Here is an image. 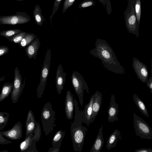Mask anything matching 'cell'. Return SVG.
Masks as SVG:
<instances>
[{"label": "cell", "instance_id": "16", "mask_svg": "<svg viewBox=\"0 0 152 152\" xmlns=\"http://www.w3.org/2000/svg\"><path fill=\"white\" fill-rule=\"evenodd\" d=\"M94 98L92 104V112L91 115L90 123H92L95 120L101 107L102 102V94L97 91L93 94Z\"/></svg>", "mask_w": 152, "mask_h": 152}, {"label": "cell", "instance_id": "12", "mask_svg": "<svg viewBox=\"0 0 152 152\" xmlns=\"http://www.w3.org/2000/svg\"><path fill=\"white\" fill-rule=\"evenodd\" d=\"M0 132L9 140H20L23 135L22 124L20 121H18L10 129L5 131H0Z\"/></svg>", "mask_w": 152, "mask_h": 152}, {"label": "cell", "instance_id": "9", "mask_svg": "<svg viewBox=\"0 0 152 152\" xmlns=\"http://www.w3.org/2000/svg\"><path fill=\"white\" fill-rule=\"evenodd\" d=\"M30 20L29 15L23 12H17L14 15L0 17V24L3 25L23 24L29 22Z\"/></svg>", "mask_w": 152, "mask_h": 152}, {"label": "cell", "instance_id": "22", "mask_svg": "<svg viewBox=\"0 0 152 152\" xmlns=\"http://www.w3.org/2000/svg\"><path fill=\"white\" fill-rule=\"evenodd\" d=\"M13 86V83H6L3 85L0 94V102L9 96L12 92Z\"/></svg>", "mask_w": 152, "mask_h": 152}, {"label": "cell", "instance_id": "10", "mask_svg": "<svg viewBox=\"0 0 152 152\" xmlns=\"http://www.w3.org/2000/svg\"><path fill=\"white\" fill-rule=\"evenodd\" d=\"M22 77L17 66L14 70V79L13 88L11 92V99L13 103L17 102L22 92L25 85V78L22 83Z\"/></svg>", "mask_w": 152, "mask_h": 152}, {"label": "cell", "instance_id": "40", "mask_svg": "<svg viewBox=\"0 0 152 152\" xmlns=\"http://www.w3.org/2000/svg\"><path fill=\"white\" fill-rule=\"evenodd\" d=\"M98 0L101 3H102L103 4V1H104V0Z\"/></svg>", "mask_w": 152, "mask_h": 152}, {"label": "cell", "instance_id": "34", "mask_svg": "<svg viewBox=\"0 0 152 152\" xmlns=\"http://www.w3.org/2000/svg\"><path fill=\"white\" fill-rule=\"evenodd\" d=\"M61 142L56 144L52 148H50L48 152H59L61 145Z\"/></svg>", "mask_w": 152, "mask_h": 152}, {"label": "cell", "instance_id": "7", "mask_svg": "<svg viewBox=\"0 0 152 152\" xmlns=\"http://www.w3.org/2000/svg\"><path fill=\"white\" fill-rule=\"evenodd\" d=\"M133 122L136 135L142 139H152V129L143 119L133 112Z\"/></svg>", "mask_w": 152, "mask_h": 152}, {"label": "cell", "instance_id": "13", "mask_svg": "<svg viewBox=\"0 0 152 152\" xmlns=\"http://www.w3.org/2000/svg\"><path fill=\"white\" fill-rule=\"evenodd\" d=\"M66 74L64 72L61 64L60 63L57 69L56 77V85L57 93L60 95L65 83Z\"/></svg>", "mask_w": 152, "mask_h": 152}, {"label": "cell", "instance_id": "3", "mask_svg": "<svg viewBox=\"0 0 152 152\" xmlns=\"http://www.w3.org/2000/svg\"><path fill=\"white\" fill-rule=\"evenodd\" d=\"M56 115L52 108L51 104L50 102L44 105L41 113L42 126L46 136L53 130L56 126Z\"/></svg>", "mask_w": 152, "mask_h": 152}, {"label": "cell", "instance_id": "31", "mask_svg": "<svg viewBox=\"0 0 152 152\" xmlns=\"http://www.w3.org/2000/svg\"><path fill=\"white\" fill-rule=\"evenodd\" d=\"M95 2L94 0H84L79 5L78 8L82 9L94 5Z\"/></svg>", "mask_w": 152, "mask_h": 152}, {"label": "cell", "instance_id": "37", "mask_svg": "<svg viewBox=\"0 0 152 152\" xmlns=\"http://www.w3.org/2000/svg\"><path fill=\"white\" fill-rule=\"evenodd\" d=\"M146 84L149 88L150 89L151 92L152 94V76L148 79L146 82Z\"/></svg>", "mask_w": 152, "mask_h": 152}, {"label": "cell", "instance_id": "20", "mask_svg": "<svg viewBox=\"0 0 152 152\" xmlns=\"http://www.w3.org/2000/svg\"><path fill=\"white\" fill-rule=\"evenodd\" d=\"M103 124L99 129L98 135L90 150V152H100L103 147L104 143L102 131Z\"/></svg>", "mask_w": 152, "mask_h": 152}, {"label": "cell", "instance_id": "41", "mask_svg": "<svg viewBox=\"0 0 152 152\" xmlns=\"http://www.w3.org/2000/svg\"><path fill=\"white\" fill-rule=\"evenodd\" d=\"M16 0L17 1H23L24 0Z\"/></svg>", "mask_w": 152, "mask_h": 152}, {"label": "cell", "instance_id": "27", "mask_svg": "<svg viewBox=\"0 0 152 152\" xmlns=\"http://www.w3.org/2000/svg\"><path fill=\"white\" fill-rule=\"evenodd\" d=\"M26 32L22 31L11 37H7L6 38L10 42L15 43L19 44L26 34Z\"/></svg>", "mask_w": 152, "mask_h": 152}, {"label": "cell", "instance_id": "21", "mask_svg": "<svg viewBox=\"0 0 152 152\" xmlns=\"http://www.w3.org/2000/svg\"><path fill=\"white\" fill-rule=\"evenodd\" d=\"M120 135V132L118 129H116L111 134L107 141L106 147L108 150L116 146L117 141Z\"/></svg>", "mask_w": 152, "mask_h": 152}, {"label": "cell", "instance_id": "26", "mask_svg": "<svg viewBox=\"0 0 152 152\" xmlns=\"http://www.w3.org/2000/svg\"><path fill=\"white\" fill-rule=\"evenodd\" d=\"M65 134V131L60 129L57 131L53 136L52 141V145L61 142Z\"/></svg>", "mask_w": 152, "mask_h": 152}, {"label": "cell", "instance_id": "2", "mask_svg": "<svg viewBox=\"0 0 152 152\" xmlns=\"http://www.w3.org/2000/svg\"><path fill=\"white\" fill-rule=\"evenodd\" d=\"M75 115L74 120L71 123L70 133L74 150L80 152L82 150L87 128L82 125V110L79 109L78 103L74 98Z\"/></svg>", "mask_w": 152, "mask_h": 152}, {"label": "cell", "instance_id": "36", "mask_svg": "<svg viewBox=\"0 0 152 152\" xmlns=\"http://www.w3.org/2000/svg\"><path fill=\"white\" fill-rule=\"evenodd\" d=\"M9 51V47L4 45L0 46V56L7 53Z\"/></svg>", "mask_w": 152, "mask_h": 152}, {"label": "cell", "instance_id": "30", "mask_svg": "<svg viewBox=\"0 0 152 152\" xmlns=\"http://www.w3.org/2000/svg\"><path fill=\"white\" fill-rule=\"evenodd\" d=\"M22 31L19 29H12L7 30L0 32V36H3L6 38L11 37L16 34Z\"/></svg>", "mask_w": 152, "mask_h": 152}, {"label": "cell", "instance_id": "25", "mask_svg": "<svg viewBox=\"0 0 152 152\" xmlns=\"http://www.w3.org/2000/svg\"><path fill=\"white\" fill-rule=\"evenodd\" d=\"M37 37V36L34 34L27 33L18 45L20 47L25 48Z\"/></svg>", "mask_w": 152, "mask_h": 152}, {"label": "cell", "instance_id": "15", "mask_svg": "<svg viewBox=\"0 0 152 152\" xmlns=\"http://www.w3.org/2000/svg\"><path fill=\"white\" fill-rule=\"evenodd\" d=\"M110 106L107 110L108 118L109 122H113L117 121V116L119 112L118 105L115 102L114 95L112 94L110 98Z\"/></svg>", "mask_w": 152, "mask_h": 152}, {"label": "cell", "instance_id": "29", "mask_svg": "<svg viewBox=\"0 0 152 152\" xmlns=\"http://www.w3.org/2000/svg\"><path fill=\"white\" fill-rule=\"evenodd\" d=\"M134 5L137 20L140 24L141 12V0H134Z\"/></svg>", "mask_w": 152, "mask_h": 152}, {"label": "cell", "instance_id": "35", "mask_svg": "<svg viewBox=\"0 0 152 152\" xmlns=\"http://www.w3.org/2000/svg\"><path fill=\"white\" fill-rule=\"evenodd\" d=\"M12 143V142L11 141L5 138L3 135L0 132V144H8Z\"/></svg>", "mask_w": 152, "mask_h": 152}, {"label": "cell", "instance_id": "33", "mask_svg": "<svg viewBox=\"0 0 152 152\" xmlns=\"http://www.w3.org/2000/svg\"><path fill=\"white\" fill-rule=\"evenodd\" d=\"M75 0H65L62 9L63 13H64L68 9L74 4Z\"/></svg>", "mask_w": 152, "mask_h": 152}, {"label": "cell", "instance_id": "23", "mask_svg": "<svg viewBox=\"0 0 152 152\" xmlns=\"http://www.w3.org/2000/svg\"><path fill=\"white\" fill-rule=\"evenodd\" d=\"M133 99L135 103L140 111L145 116L147 117L149 115L147 109L143 101L136 94H133Z\"/></svg>", "mask_w": 152, "mask_h": 152}, {"label": "cell", "instance_id": "38", "mask_svg": "<svg viewBox=\"0 0 152 152\" xmlns=\"http://www.w3.org/2000/svg\"><path fill=\"white\" fill-rule=\"evenodd\" d=\"M135 152H152V149L142 148L137 149L135 151Z\"/></svg>", "mask_w": 152, "mask_h": 152}, {"label": "cell", "instance_id": "5", "mask_svg": "<svg viewBox=\"0 0 152 152\" xmlns=\"http://www.w3.org/2000/svg\"><path fill=\"white\" fill-rule=\"evenodd\" d=\"M51 60V50L47 49L41 71L40 80L37 90V97L41 98L43 94L49 74Z\"/></svg>", "mask_w": 152, "mask_h": 152}, {"label": "cell", "instance_id": "19", "mask_svg": "<svg viewBox=\"0 0 152 152\" xmlns=\"http://www.w3.org/2000/svg\"><path fill=\"white\" fill-rule=\"evenodd\" d=\"M94 98V95H92L88 103L86 104L84 109L82 110L83 122L87 125L90 124V119L92 112V104Z\"/></svg>", "mask_w": 152, "mask_h": 152}, {"label": "cell", "instance_id": "1", "mask_svg": "<svg viewBox=\"0 0 152 152\" xmlns=\"http://www.w3.org/2000/svg\"><path fill=\"white\" fill-rule=\"evenodd\" d=\"M89 53L99 58L102 65L108 70L117 74H125L124 68L120 64L112 49L105 40L97 39L95 48Z\"/></svg>", "mask_w": 152, "mask_h": 152}, {"label": "cell", "instance_id": "18", "mask_svg": "<svg viewBox=\"0 0 152 152\" xmlns=\"http://www.w3.org/2000/svg\"><path fill=\"white\" fill-rule=\"evenodd\" d=\"M40 45L39 39L36 38L32 42L25 48V50L28 58L35 60L37 56L38 50Z\"/></svg>", "mask_w": 152, "mask_h": 152}, {"label": "cell", "instance_id": "39", "mask_svg": "<svg viewBox=\"0 0 152 152\" xmlns=\"http://www.w3.org/2000/svg\"><path fill=\"white\" fill-rule=\"evenodd\" d=\"M5 79V77L4 76L1 77H0V83L4 80Z\"/></svg>", "mask_w": 152, "mask_h": 152}, {"label": "cell", "instance_id": "4", "mask_svg": "<svg viewBox=\"0 0 152 152\" xmlns=\"http://www.w3.org/2000/svg\"><path fill=\"white\" fill-rule=\"evenodd\" d=\"M127 9L125 12L124 19L125 25L128 31L138 37L139 26L136 15L134 0H129Z\"/></svg>", "mask_w": 152, "mask_h": 152}, {"label": "cell", "instance_id": "17", "mask_svg": "<svg viewBox=\"0 0 152 152\" xmlns=\"http://www.w3.org/2000/svg\"><path fill=\"white\" fill-rule=\"evenodd\" d=\"M37 123L33 112L29 110L26 121V137H27L30 134L34 133L36 130Z\"/></svg>", "mask_w": 152, "mask_h": 152}, {"label": "cell", "instance_id": "11", "mask_svg": "<svg viewBox=\"0 0 152 152\" xmlns=\"http://www.w3.org/2000/svg\"><path fill=\"white\" fill-rule=\"evenodd\" d=\"M132 66L138 78L142 83H146L148 77V69L146 65L133 57Z\"/></svg>", "mask_w": 152, "mask_h": 152}, {"label": "cell", "instance_id": "32", "mask_svg": "<svg viewBox=\"0 0 152 152\" xmlns=\"http://www.w3.org/2000/svg\"><path fill=\"white\" fill-rule=\"evenodd\" d=\"M62 0H55L53 8V9L51 15L50 16L49 18L50 21L52 23V19L55 13L58 10L59 7V5L61 2Z\"/></svg>", "mask_w": 152, "mask_h": 152}, {"label": "cell", "instance_id": "24", "mask_svg": "<svg viewBox=\"0 0 152 152\" xmlns=\"http://www.w3.org/2000/svg\"><path fill=\"white\" fill-rule=\"evenodd\" d=\"M33 13L34 20L37 24L40 26H42L45 19L42 14V10L38 5L35 6Z\"/></svg>", "mask_w": 152, "mask_h": 152}, {"label": "cell", "instance_id": "14", "mask_svg": "<svg viewBox=\"0 0 152 152\" xmlns=\"http://www.w3.org/2000/svg\"><path fill=\"white\" fill-rule=\"evenodd\" d=\"M65 105L66 117L69 120L72 119L74 107V97L73 94L69 90H67L66 92Z\"/></svg>", "mask_w": 152, "mask_h": 152}, {"label": "cell", "instance_id": "8", "mask_svg": "<svg viewBox=\"0 0 152 152\" xmlns=\"http://www.w3.org/2000/svg\"><path fill=\"white\" fill-rule=\"evenodd\" d=\"M30 134L20 144L21 152H38L36 148V142L39 141L41 135V128L40 125L36 126L34 133Z\"/></svg>", "mask_w": 152, "mask_h": 152}, {"label": "cell", "instance_id": "6", "mask_svg": "<svg viewBox=\"0 0 152 152\" xmlns=\"http://www.w3.org/2000/svg\"><path fill=\"white\" fill-rule=\"evenodd\" d=\"M72 85L75 92L78 96L81 107L83 104L84 91L89 93L88 84L83 76L77 71H73L71 77Z\"/></svg>", "mask_w": 152, "mask_h": 152}, {"label": "cell", "instance_id": "28", "mask_svg": "<svg viewBox=\"0 0 152 152\" xmlns=\"http://www.w3.org/2000/svg\"><path fill=\"white\" fill-rule=\"evenodd\" d=\"M9 114L6 112H0V130L4 129L7 124Z\"/></svg>", "mask_w": 152, "mask_h": 152}]
</instances>
